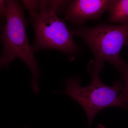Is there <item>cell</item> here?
Listing matches in <instances>:
<instances>
[{"mask_svg":"<svg viewBox=\"0 0 128 128\" xmlns=\"http://www.w3.org/2000/svg\"><path fill=\"white\" fill-rule=\"evenodd\" d=\"M71 30L73 35L83 40L94 56L88 68L90 74H99L106 62L119 72L125 65L120 53L128 40V22L119 25L100 22L92 27L81 25Z\"/></svg>","mask_w":128,"mask_h":128,"instance_id":"6da1fadb","label":"cell"},{"mask_svg":"<svg viewBox=\"0 0 128 128\" xmlns=\"http://www.w3.org/2000/svg\"><path fill=\"white\" fill-rule=\"evenodd\" d=\"M66 6L65 0H41L39 12L29 18L34 31L32 46L34 52L53 49L68 55L79 52V46L73 40L71 30L64 20L58 16Z\"/></svg>","mask_w":128,"mask_h":128,"instance_id":"7a4b0ae2","label":"cell"},{"mask_svg":"<svg viewBox=\"0 0 128 128\" xmlns=\"http://www.w3.org/2000/svg\"><path fill=\"white\" fill-rule=\"evenodd\" d=\"M6 1L8 14L1 35L3 50L0 58V66L8 68L10 63L16 58L22 60L32 72L33 89L35 93H38L39 90L38 80L39 69L34 51L28 40L23 6L18 1Z\"/></svg>","mask_w":128,"mask_h":128,"instance_id":"3957f363","label":"cell"},{"mask_svg":"<svg viewBox=\"0 0 128 128\" xmlns=\"http://www.w3.org/2000/svg\"><path fill=\"white\" fill-rule=\"evenodd\" d=\"M91 75V83L86 87L80 86V80L77 77L66 80V89L64 92L83 108L87 116L89 128H91L95 116L104 108L117 107L124 109L118 95L123 88L122 81H118L113 86H108L102 82L98 74Z\"/></svg>","mask_w":128,"mask_h":128,"instance_id":"277c9868","label":"cell"},{"mask_svg":"<svg viewBox=\"0 0 128 128\" xmlns=\"http://www.w3.org/2000/svg\"><path fill=\"white\" fill-rule=\"evenodd\" d=\"M114 0H70L64 12V20L81 25L88 20H98L108 10Z\"/></svg>","mask_w":128,"mask_h":128,"instance_id":"5b68a950","label":"cell"},{"mask_svg":"<svg viewBox=\"0 0 128 128\" xmlns=\"http://www.w3.org/2000/svg\"><path fill=\"white\" fill-rule=\"evenodd\" d=\"M108 11V21L111 23H128V0H114Z\"/></svg>","mask_w":128,"mask_h":128,"instance_id":"8992f818","label":"cell"},{"mask_svg":"<svg viewBox=\"0 0 128 128\" xmlns=\"http://www.w3.org/2000/svg\"><path fill=\"white\" fill-rule=\"evenodd\" d=\"M121 80L123 84V88L119 97L124 109L128 110V64H126L120 71Z\"/></svg>","mask_w":128,"mask_h":128,"instance_id":"52a82bcc","label":"cell"},{"mask_svg":"<svg viewBox=\"0 0 128 128\" xmlns=\"http://www.w3.org/2000/svg\"><path fill=\"white\" fill-rule=\"evenodd\" d=\"M22 4L32 16L38 13L40 9L41 0H22Z\"/></svg>","mask_w":128,"mask_h":128,"instance_id":"ba28073f","label":"cell"},{"mask_svg":"<svg viewBox=\"0 0 128 128\" xmlns=\"http://www.w3.org/2000/svg\"><path fill=\"white\" fill-rule=\"evenodd\" d=\"M8 14V8L6 0H0V16L2 22H6Z\"/></svg>","mask_w":128,"mask_h":128,"instance_id":"9c48e42d","label":"cell"},{"mask_svg":"<svg viewBox=\"0 0 128 128\" xmlns=\"http://www.w3.org/2000/svg\"><path fill=\"white\" fill-rule=\"evenodd\" d=\"M97 128H106V127H105V126H102V125H101V124H98V125L97 127Z\"/></svg>","mask_w":128,"mask_h":128,"instance_id":"30bf717a","label":"cell"},{"mask_svg":"<svg viewBox=\"0 0 128 128\" xmlns=\"http://www.w3.org/2000/svg\"><path fill=\"white\" fill-rule=\"evenodd\" d=\"M125 45H126V46H128V41H127V42L126 43V44Z\"/></svg>","mask_w":128,"mask_h":128,"instance_id":"8fae6325","label":"cell"},{"mask_svg":"<svg viewBox=\"0 0 128 128\" xmlns=\"http://www.w3.org/2000/svg\"></svg>","mask_w":128,"mask_h":128,"instance_id":"7c38bea8","label":"cell"}]
</instances>
